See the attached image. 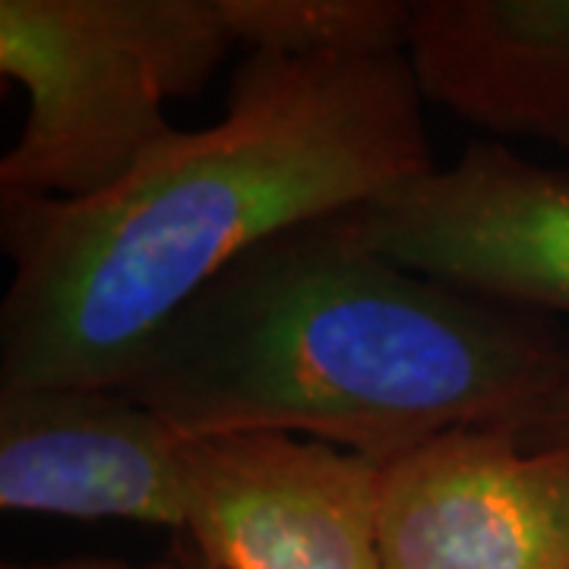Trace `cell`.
I'll return each mask as SVG.
<instances>
[{"label": "cell", "mask_w": 569, "mask_h": 569, "mask_svg": "<svg viewBox=\"0 0 569 569\" xmlns=\"http://www.w3.org/2000/svg\"><path fill=\"white\" fill-rule=\"evenodd\" d=\"M433 168L406 54L250 51L222 121L181 130L114 190L0 193V389H118L247 250Z\"/></svg>", "instance_id": "6da1fadb"}, {"label": "cell", "mask_w": 569, "mask_h": 569, "mask_svg": "<svg viewBox=\"0 0 569 569\" xmlns=\"http://www.w3.org/2000/svg\"><path fill=\"white\" fill-rule=\"evenodd\" d=\"M351 212L238 257L118 389L183 440L305 433L387 462L443 430L500 427L567 377L553 326L389 260Z\"/></svg>", "instance_id": "7a4b0ae2"}, {"label": "cell", "mask_w": 569, "mask_h": 569, "mask_svg": "<svg viewBox=\"0 0 569 569\" xmlns=\"http://www.w3.org/2000/svg\"><path fill=\"white\" fill-rule=\"evenodd\" d=\"M238 48L224 0H0V73L29 114L0 193L96 200L181 130L190 99Z\"/></svg>", "instance_id": "3957f363"}, {"label": "cell", "mask_w": 569, "mask_h": 569, "mask_svg": "<svg viewBox=\"0 0 569 569\" xmlns=\"http://www.w3.org/2000/svg\"><path fill=\"white\" fill-rule=\"evenodd\" d=\"M367 244L490 305L569 317V171L471 142L351 212Z\"/></svg>", "instance_id": "277c9868"}, {"label": "cell", "mask_w": 569, "mask_h": 569, "mask_svg": "<svg viewBox=\"0 0 569 569\" xmlns=\"http://www.w3.org/2000/svg\"><path fill=\"white\" fill-rule=\"evenodd\" d=\"M193 541L219 569H383L380 462L291 433L183 440Z\"/></svg>", "instance_id": "5b68a950"}, {"label": "cell", "mask_w": 569, "mask_h": 569, "mask_svg": "<svg viewBox=\"0 0 569 569\" xmlns=\"http://www.w3.org/2000/svg\"><path fill=\"white\" fill-rule=\"evenodd\" d=\"M383 569H569V447L456 427L380 462Z\"/></svg>", "instance_id": "8992f818"}, {"label": "cell", "mask_w": 569, "mask_h": 569, "mask_svg": "<svg viewBox=\"0 0 569 569\" xmlns=\"http://www.w3.org/2000/svg\"><path fill=\"white\" fill-rule=\"evenodd\" d=\"M181 443L121 389H0V507L181 535Z\"/></svg>", "instance_id": "52a82bcc"}, {"label": "cell", "mask_w": 569, "mask_h": 569, "mask_svg": "<svg viewBox=\"0 0 569 569\" xmlns=\"http://www.w3.org/2000/svg\"><path fill=\"white\" fill-rule=\"evenodd\" d=\"M406 58L425 102L569 149V0H418Z\"/></svg>", "instance_id": "ba28073f"}, {"label": "cell", "mask_w": 569, "mask_h": 569, "mask_svg": "<svg viewBox=\"0 0 569 569\" xmlns=\"http://www.w3.org/2000/svg\"><path fill=\"white\" fill-rule=\"evenodd\" d=\"M238 48L276 54H406V0H224Z\"/></svg>", "instance_id": "9c48e42d"}, {"label": "cell", "mask_w": 569, "mask_h": 569, "mask_svg": "<svg viewBox=\"0 0 569 569\" xmlns=\"http://www.w3.org/2000/svg\"><path fill=\"white\" fill-rule=\"evenodd\" d=\"M509 433L519 447H569V373L548 392H541L535 402L516 411L497 427Z\"/></svg>", "instance_id": "30bf717a"}, {"label": "cell", "mask_w": 569, "mask_h": 569, "mask_svg": "<svg viewBox=\"0 0 569 569\" xmlns=\"http://www.w3.org/2000/svg\"><path fill=\"white\" fill-rule=\"evenodd\" d=\"M3 569H181L178 557L171 560H156V563H130V560H118V557H77V560H61V563H7Z\"/></svg>", "instance_id": "8fae6325"}, {"label": "cell", "mask_w": 569, "mask_h": 569, "mask_svg": "<svg viewBox=\"0 0 569 569\" xmlns=\"http://www.w3.org/2000/svg\"><path fill=\"white\" fill-rule=\"evenodd\" d=\"M174 557H178L181 569H219L206 560L203 553H200V548H197L193 541H187V538H181V535H174Z\"/></svg>", "instance_id": "7c38bea8"}]
</instances>
